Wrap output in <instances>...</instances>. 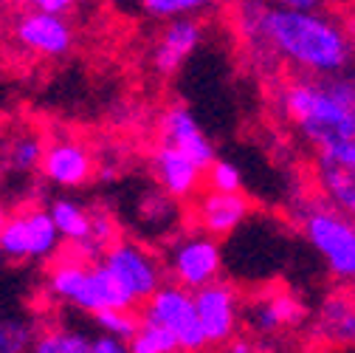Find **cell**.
<instances>
[{
    "label": "cell",
    "mask_w": 355,
    "mask_h": 353,
    "mask_svg": "<svg viewBox=\"0 0 355 353\" xmlns=\"http://www.w3.org/2000/svg\"><path fill=\"white\" fill-rule=\"evenodd\" d=\"M237 28L245 42L310 76L341 74L349 63V37L322 9H285L268 0H243Z\"/></svg>",
    "instance_id": "6da1fadb"
},
{
    "label": "cell",
    "mask_w": 355,
    "mask_h": 353,
    "mask_svg": "<svg viewBox=\"0 0 355 353\" xmlns=\"http://www.w3.org/2000/svg\"><path fill=\"white\" fill-rule=\"evenodd\" d=\"M282 110L316 147L319 158L355 167V88L349 76L296 79L285 88Z\"/></svg>",
    "instance_id": "7a4b0ae2"
},
{
    "label": "cell",
    "mask_w": 355,
    "mask_h": 353,
    "mask_svg": "<svg viewBox=\"0 0 355 353\" xmlns=\"http://www.w3.org/2000/svg\"><path fill=\"white\" fill-rule=\"evenodd\" d=\"M51 294L71 302L85 314H94L99 308H136L130 294L119 286V280L99 263H79L65 260L51 272Z\"/></svg>",
    "instance_id": "3957f363"
},
{
    "label": "cell",
    "mask_w": 355,
    "mask_h": 353,
    "mask_svg": "<svg viewBox=\"0 0 355 353\" xmlns=\"http://www.w3.org/2000/svg\"><path fill=\"white\" fill-rule=\"evenodd\" d=\"M302 229L338 280H352L355 274V229L349 215L336 206H310L304 212Z\"/></svg>",
    "instance_id": "277c9868"
},
{
    "label": "cell",
    "mask_w": 355,
    "mask_h": 353,
    "mask_svg": "<svg viewBox=\"0 0 355 353\" xmlns=\"http://www.w3.org/2000/svg\"><path fill=\"white\" fill-rule=\"evenodd\" d=\"M147 320L166 328L181 350H203L206 339L195 314V299L192 291L178 286V283H161L147 299H144V314Z\"/></svg>",
    "instance_id": "5b68a950"
},
{
    "label": "cell",
    "mask_w": 355,
    "mask_h": 353,
    "mask_svg": "<svg viewBox=\"0 0 355 353\" xmlns=\"http://www.w3.org/2000/svg\"><path fill=\"white\" fill-rule=\"evenodd\" d=\"M60 232L49 209H26L17 215H6L0 224V252L3 257L20 263V260H46L57 252Z\"/></svg>",
    "instance_id": "8992f818"
},
{
    "label": "cell",
    "mask_w": 355,
    "mask_h": 353,
    "mask_svg": "<svg viewBox=\"0 0 355 353\" xmlns=\"http://www.w3.org/2000/svg\"><path fill=\"white\" fill-rule=\"evenodd\" d=\"M102 266L119 280V286L130 294L132 302H144L161 283H164V272L158 266V260L141 249L139 243H107L102 252Z\"/></svg>",
    "instance_id": "52a82bcc"
},
{
    "label": "cell",
    "mask_w": 355,
    "mask_h": 353,
    "mask_svg": "<svg viewBox=\"0 0 355 353\" xmlns=\"http://www.w3.org/2000/svg\"><path fill=\"white\" fill-rule=\"evenodd\" d=\"M192 299L206 347H226L240 325V294L229 283L211 280L195 288Z\"/></svg>",
    "instance_id": "ba28073f"
},
{
    "label": "cell",
    "mask_w": 355,
    "mask_h": 353,
    "mask_svg": "<svg viewBox=\"0 0 355 353\" xmlns=\"http://www.w3.org/2000/svg\"><path fill=\"white\" fill-rule=\"evenodd\" d=\"M220 269H223L220 243L206 232L187 235L169 249V274L178 286H184L189 291L217 280Z\"/></svg>",
    "instance_id": "9c48e42d"
},
{
    "label": "cell",
    "mask_w": 355,
    "mask_h": 353,
    "mask_svg": "<svg viewBox=\"0 0 355 353\" xmlns=\"http://www.w3.org/2000/svg\"><path fill=\"white\" fill-rule=\"evenodd\" d=\"M15 37L23 49L42 57H62L73 46V31L62 20V15L42 12V9L26 12L15 26Z\"/></svg>",
    "instance_id": "30bf717a"
},
{
    "label": "cell",
    "mask_w": 355,
    "mask_h": 353,
    "mask_svg": "<svg viewBox=\"0 0 355 353\" xmlns=\"http://www.w3.org/2000/svg\"><path fill=\"white\" fill-rule=\"evenodd\" d=\"M304 317H307L304 305L293 294H285V291L265 294V297H257L254 302L240 305V320H245L251 325V331L259 336H271L279 331L299 328L304 322Z\"/></svg>",
    "instance_id": "8fae6325"
},
{
    "label": "cell",
    "mask_w": 355,
    "mask_h": 353,
    "mask_svg": "<svg viewBox=\"0 0 355 353\" xmlns=\"http://www.w3.org/2000/svg\"><path fill=\"white\" fill-rule=\"evenodd\" d=\"M161 130H164V142L178 147L187 158H192L200 170H206L217 158L211 142L206 139V133L200 130V124L195 122V116L189 113L187 105H172L164 113Z\"/></svg>",
    "instance_id": "7c38bea8"
},
{
    "label": "cell",
    "mask_w": 355,
    "mask_h": 353,
    "mask_svg": "<svg viewBox=\"0 0 355 353\" xmlns=\"http://www.w3.org/2000/svg\"><path fill=\"white\" fill-rule=\"evenodd\" d=\"M200 40H203L200 20H195L192 15L172 17V23L164 28L158 46H155V54H153L155 71L158 74H175L195 54V49L200 46Z\"/></svg>",
    "instance_id": "4fadbf2b"
},
{
    "label": "cell",
    "mask_w": 355,
    "mask_h": 353,
    "mask_svg": "<svg viewBox=\"0 0 355 353\" xmlns=\"http://www.w3.org/2000/svg\"><path fill=\"white\" fill-rule=\"evenodd\" d=\"M153 170H155V179H158L161 190L175 201H184V198L195 195L198 187H200V172L203 170L192 158H187L178 147H172L166 142L155 147Z\"/></svg>",
    "instance_id": "5bb4252c"
},
{
    "label": "cell",
    "mask_w": 355,
    "mask_h": 353,
    "mask_svg": "<svg viewBox=\"0 0 355 353\" xmlns=\"http://www.w3.org/2000/svg\"><path fill=\"white\" fill-rule=\"evenodd\" d=\"M40 167L57 187H82L94 172V158L76 142H57L42 150Z\"/></svg>",
    "instance_id": "9a60e30c"
},
{
    "label": "cell",
    "mask_w": 355,
    "mask_h": 353,
    "mask_svg": "<svg viewBox=\"0 0 355 353\" xmlns=\"http://www.w3.org/2000/svg\"><path fill=\"white\" fill-rule=\"evenodd\" d=\"M245 217H248V201L240 192L211 190L198 204V227H200V232H206L211 238L232 235Z\"/></svg>",
    "instance_id": "2e32d148"
},
{
    "label": "cell",
    "mask_w": 355,
    "mask_h": 353,
    "mask_svg": "<svg viewBox=\"0 0 355 353\" xmlns=\"http://www.w3.org/2000/svg\"><path fill=\"white\" fill-rule=\"evenodd\" d=\"M316 172L330 206L341 209L344 215H352L355 212V167H347L330 158H316Z\"/></svg>",
    "instance_id": "e0dca14e"
},
{
    "label": "cell",
    "mask_w": 355,
    "mask_h": 353,
    "mask_svg": "<svg viewBox=\"0 0 355 353\" xmlns=\"http://www.w3.org/2000/svg\"><path fill=\"white\" fill-rule=\"evenodd\" d=\"M49 215L54 220L60 238L73 240L76 246L87 240V232H91V212L82 209L76 201H71V198H54L51 206H49Z\"/></svg>",
    "instance_id": "ac0fdd59"
},
{
    "label": "cell",
    "mask_w": 355,
    "mask_h": 353,
    "mask_svg": "<svg viewBox=\"0 0 355 353\" xmlns=\"http://www.w3.org/2000/svg\"><path fill=\"white\" fill-rule=\"evenodd\" d=\"M127 350L130 353H178L181 347H178L175 336L166 328H161L147 317H139V328L130 336Z\"/></svg>",
    "instance_id": "d6986e66"
},
{
    "label": "cell",
    "mask_w": 355,
    "mask_h": 353,
    "mask_svg": "<svg viewBox=\"0 0 355 353\" xmlns=\"http://www.w3.org/2000/svg\"><path fill=\"white\" fill-rule=\"evenodd\" d=\"M31 350L37 353H91V336L79 328H54L34 336Z\"/></svg>",
    "instance_id": "ffe728a7"
},
{
    "label": "cell",
    "mask_w": 355,
    "mask_h": 353,
    "mask_svg": "<svg viewBox=\"0 0 355 353\" xmlns=\"http://www.w3.org/2000/svg\"><path fill=\"white\" fill-rule=\"evenodd\" d=\"M322 325H324L330 339L352 345V339H355V317H352V308H349L347 299L330 297L324 302V308H322Z\"/></svg>",
    "instance_id": "44dd1931"
},
{
    "label": "cell",
    "mask_w": 355,
    "mask_h": 353,
    "mask_svg": "<svg viewBox=\"0 0 355 353\" xmlns=\"http://www.w3.org/2000/svg\"><path fill=\"white\" fill-rule=\"evenodd\" d=\"M96 328L105 334L119 336L121 342H130V336L139 328V314L132 308H99V311L91 314Z\"/></svg>",
    "instance_id": "7402d4cb"
},
{
    "label": "cell",
    "mask_w": 355,
    "mask_h": 353,
    "mask_svg": "<svg viewBox=\"0 0 355 353\" xmlns=\"http://www.w3.org/2000/svg\"><path fill=\"white\" fill-rule=\"evenodd\" d=\"M217 3V0H139V6L158 20H172V17H187L206 12Z\"/></svg>",
    "instance_id": "603a6c76"
},
{
    "label": "cell",
    "mask_w": 355,
    "mask_h": 353,
    "mask_svg": "<svg viewBox=\"0 0 355 353\" xmlns=\"http://www.w3.org/2000/svg\"><path fill=\"white\" fill-rule=\"evenodd\" d=\"M34 328L23 320L12 317H0V353H20L28 350L34 342Z\"/></svg>",
    "instance_id": "cb8c5ba5"
},
{
    "label": "cell",
    "mask_w": 355,
    "mask_h": 353,
    "mask_svg": "<svg viewBox=\"0 0 355 353\" xmlns=\"http://www.w3.org/2000/svg\"><path fill=\"white\" fill-rule=\"evenodd\" d=\"M42 142L37 139V136H31V133H26V136H17L15 142H12V147H9V164L15 167V170H34V167H40V158H42Z\"/></svg>",
    "instance_id": "d4e9b609"
},
{
    "label": "cell",
    "mask_w": 355,
    "mask_h": 353,
    "mask_svg": "<svg viewBox=\"0 0 355 353\" xmlns=\"http://www.w3.org/2000/svg\"><path fill=\"white\" fill-rule=\"evenodd\" d=\"M206 170H209V187L211 190H217V192H240L243 190V175L232 161L214 158Z\"/></svg>",
    "instance_id": "484cf974"
},
{
    "label": "cell",
    "mask_w": 355,
    "mask_h": 353,
    "mask_svg": "<svg viewBox=\"0 0 355 353\" xmlns=\"http://www.w3.org/2000/svg\"><path fill=\"white\" fill-rule=\"evenodd\" d=\"M91 353H127V342L102 331L99 336H91Z\"/></svg>",
    "instance_id": "4316f807"
},
{
    "label": "cell",
    "mask_w": 355,
    "mask_h": 353,
    "mask_svg": "<svg viewBox=\"0 0 355 353\" xmlns=\"http://www.w3.org/2000/svg\"><path fill=\"white\" fill-rule=\"evenodd\" d=\"M76 0H31L34 9H42V12H54V15H62L68 12Z\"/></svg>",
    "instance_id": "83f0119b"
},
{
    "label": "cell",
    "mask_w": 355,
    "mask_h": 353,
    "mask_svg": "<svg viewBox=\"0 0 355 353\" xmlns=\"http://www.w3.org/2000/svg\"><path fill=\"white\" fill-rule=\"evenodd\" d=\"M274 6H285V9H322L324 0H268Z\"/></svg>",
    "instance_id": "f1b7e54d"
},
{
    "label": "cell",
    "mask_w": 355,
    "mask_h": 353,
    "mask_svg": "<svg viewBox=\"0 0 355 353\" xmlns=\"http://www.w3.org/2000/svg\"><path fill=\"white\" fill-rule=\"evenodd\" d=\"M9 3H15V6H31V0H9Z\"/></svg>",
    "instance_id": "f546056e"
},
{
    "label": "cell",
    "mask_w": 355,
    "mask_h": 353,
    "mask_svg": "<svg viewBox=\"0 0 355 353\" xmlns=\"http://www.w3.org/2000/svg\"><path fill=\"white\" fill-rule=\"evenodd\" d=\"M3 220H6V206L0 204V224H3Z\"/></svg>",
    "instance_id": "4dcf8cb0"
},
{
    "label": "cell",
    "mask_w": 355,
    "mask_h": 353,
    "mask_svg": "<svg viewBox=\"0 0 355 353\" xmlns=\"http://www.w3.org/2000/svg\"><path fill=\"white\" fill-rule=\"evenodd\" d=\"M0 260H3V252H0Z\"/></svg>",
    "instance_id": "1f68e13d"
}]
</instances>
